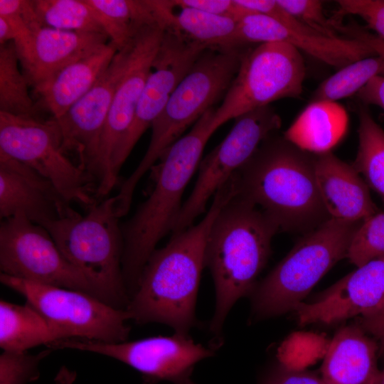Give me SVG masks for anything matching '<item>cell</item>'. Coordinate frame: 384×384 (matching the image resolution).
Listing matches in <instances>:
<instances>
[{
    "instance_id": "7a4b0ae2",
    "label": "cell",
    "mask_w": 384,
    "mask_h": 384,
    "mask_svg": "<svg viewBox=\"0 0 384 384\" xmlns=\"http://www.w3.org/2000/svg\"><path fill=\"white\" fill-rule=\"evenodd\" d=\"M274 134L235 173L238 194L269 215L280 230L306 233L331 218L316 183L315 154Z\"/></svg>"
},
{
    "instance_id": "603a6c76",
    "label": "cell",
    "mask_w": 384,
    "mask_h": 384,
    "mask_svg": "<svg viewBox=\"0 0 384 384\" xmlns=\"http://www.w3.org/2000/svg\"><path fill=\"white\" fill-rule=\"evenodd\" d=\"M108 39L101 33L41 27L36 32L32 63L24 75L35 89L67 64L107 43Z\"/></svg>"
},
{
    "instance_id": "4dcf8cb0",
    "label": "cell",
    "mask_w": 384,
    "mask_h": 384,
    "mask_svg": "<svg viewBox=\"0 0 384 384\" xmlns=\"http://www.w3.org/2000/svg\"><path fill=\"white\" fill-rule=\"evenodd\" d=\"M384 256V211L364 220L351 240L347 258L359 267Z\"/></svg>"
},
{
    "instance_id": "836d02e7",
    "label": "cell",
    "mask_w": 384,
    "mask_h": 384,
    "mask_svg": "<svg viewBox=\"0 0 384 384\" xmlns=\"http://www.w3.org/2000/svg\"><path fill=\"white\" fill-rule=\"evenodd\" d=\"M339 14L361 17L384 41V0H339Z\"/></svg>"
},
{
    "instance_id": "60d3db41",
    "label": "cell",
    "mask_w": 384,
    "mask_h": 384,
    "mask_svg": "<svg viewBox=\"0 0 384 384\" xmlns=\"http://www.w3.org/2000/svg\"><path fill=\"white\" fill-rule=\"evenodd\" d=\"M75 378L76 374L74 371L63 366L57 373L54 379V384H72Z\"/></svg>"
},
{
    "instance_id": "4fadbf2b",
    "label": "cell",
    "mask_w": 384,
    "mask_h": 384,
    "mask_svg": "<svg viewBox=\"0 0 384 384\" xmlns=\"http://www.w3.org/2000/svg\"><path fill=\"white\" fill-rule=\"evenodd\" d=\"M164 31L160 24L146 25L130 40L127 65L102 128L90 171L97 196L109 194L117 181L112 171L113 155L131 125Z\"/></svg>"
},
{
    "instance_id": "30bf717a",
    "label": "cell",
    "mask_w": 384,
    "mask_h": 384,
    "mask_svg": "<svg viewBox=\"0 0 384 384\" xmlns=\"http://www.w3.org/2000/svg\"><path fill=\"white\" fill-rule=\"evenodd\" d=\"M0 281L22 295L48 321L58 340L119 343L129 336L127 321L130 316L125 309L114 307L83 292L41 284L2 273Z\"/></svg>"
},
{
    "instance_id": "7bdbcfd3",
    "label": "cell",
    "mask_w": 384,
    "mask_h": 384,
    "mask_svg": "<svg viewBox=\"0 0 384 384\" xmlns=\"http://www.w3.org/2000/svg\"><path fill=\"white\" fill-rule=\"evenodd\" d=\"M384 309V297L383 299H382V301L380 302V303L379 304L378 306L377 307V309L375 310V311L371 314H373L375 313H377L381 310H383ZM370 314V315H371ZM369 316V315H368Z\"/></svg>"
},
{
    "instance_id": "d6a6232c",
    "label": "cell",
    "mask_w": 384,
    "mask_h": 384,
    "mask_svg": "<svg viewBox=\"0 0 384 384\" xmlns=\"http://www.w3.org/2000/svg\"><path fill=\"white\" fill-rule=\"evenodd\" d=\"M287 13L304 25L329 37H342L338 32L339 21L326 17L323 1L317 0H277Z\"/></svg>"
},
{
    "instance_id": "9c48e42d",
    "label": "cell",
    "mask_w": 384,
    "mask_h": 384,
    "mask_svg": "<svg viewBox=\"0 0 384 384\" xmlns=\"http://www.w3.org/2000/svg\"><path fill=\"white\" fill-rule=\"evenodd\" d=\"M306 75L301 52L285 43H265L246 50L239 70L213 124L218 129L231 119L283 98H299Z\"/></svg>"
},
{
    "instance_id": "44dd1931",
    "label": "cell",
    "mask_w": 384,
    "mask_h": 384,
    "mask_svg": "<svg viewBox=\"0 0 384 384\" xmlns=\"http://www.w3.org/2000/svg\"><path fill=\"white\" fill-rule=\"evenodd\" d=\"M379 349L359 324L343 326L331 340L319 375L325 384H373L380 372Z\"/></svg>"
},
{
    "instance_id": "7402d4cb",
    "label": "cell",
    "mask_w": 384,
    "mask_h": 384,
    "mask_svg": "<svg viewBox=\"0 0 384 384\" xmlns=\"http://www.w3.org/2000/svg\"><path fill=\"white\" fill-rule=\"evenodd\" d=\"M119 50L112 41L67 64L35 88L38 107L58 119L98 80Z\"/></svg>"
},
{
    "instance_id": "8992f818",
    "label": "cell",
    "mask_w": 384,
    "mask_h": 384,
    "mask_svg": "<svg viewBox=\"0 0 384 384\" xmlns=\"http://www.w3.org/2000/svg\"><path fill=\"white\" fill-rule=\"evenodd\" d=\"M119 218L113 196L96 203L84 215L74 210L43 227L65 258L90 282L99 299L126 309L130 297L122 275Z\"/></svg>"
},
{
    "instance_id": "e575fe53",
    "label": "cell",
    "mask_w": 384,
    "mask_h": 384,
    "mask_svg": "<svg viewBox=\"0 0 384 384\" xmlns=\"http://www.w3.org/2000/svg\"><path fill=\"white\" fill-rule=\"evenodd\" d=\"M184 6L234 19L238 21L250 11L240 6L236 0H175Z\"/></svg>"
},
{
    "instance_id": "2e32d148",
    "label": "cell",
    "mask_w": 384,
    "mask_h": 384,
    "mask_svg": "<svg viewBox=\"0 0 384 384\" xmlns=\"http://www.w3.org/2000/svg\"><path fill=\"white\" fill-rule=\"evenodd\" d=\"M277 11L273 18L256 13L243 16L238 21L227 47L285 43L338 70L376 55L368 44L360 40L329 37L301 23L281 6Z\"/></svg>"
},
{
    "instance_id": "f35d334b",
    "label": "cell",
    "mask_w": 384,
    "mask_h": 384,
    "mask_svg": "<svg viewBox=\"0 0 384 384\" xmlns=\"http://www.w3.org/2000/svg\"><path fill=\"white\" fill-rule=\"evenodd\" d=\"M358 324L379 344V355L384 353V309L373 314L359 317Z\"/></svg>"
},
{
    "instance_id": "e0dca14e",
    "label": "cell",
    "mask_w": 384,
    "mask_h": 384,
    "mask_svg": "<svg viewBox=\"0 0 384 384\" xmlns=\"http://www.w3.org/2000/svg\"><path fill=\"white\" fill-rule=\"evenodd\" d=\"M130 47L129 41L117 50L95 84L64 114L55 119L62 133L65 151L75 153L79 165L90 175L102 128L127 65Z\"/></svg>"
},
{
    "instance_id": "cb8c5ba5",
    "label": "cell",
    "mask_w": 384,
    "mask_h": 384,
    "mask_svg": "<svg viewBox=\"0 0 384 384\" xmlns=\"http://www.w3.org/2000/svg\"><path fill=\"white\" fill-rule=\"evenodd\" d=\"M348 117L336 102L316 101L300 113L285 131L284 137L298 148L313 154L331 151L345 135Z\"/></svg>"
},
{
    "instance_id": "9a60e30c",
    "label": "cell",
    "mask_w": 384,
    "mask_h": 384,
    "mask_svg": "<svg viewBox=\"0 0 384 384\" xmlns=\"http://www.w3.org/2000/svg\"><path fill=\"white\" fill-rule=\"evenodd\" d=\"M209 48L165 29L131 125L117 145L112 161L114 176L144 132L160 114L171 94L201 53Z\"/></svg>"
},
{
    "instance_id": "b9f144b4",
    "label": "cell",
    "mask_w": 384,
    "mask_h": 384,
    "mask_svg": "<svg viewBox=\"0 0 384 384\" xmlns=\"http://www.w3.org/2000/svg\"><path fill=\"white\" fill-rule=\"evenodd\" d=\"M373 384H384V369L380 372Z\"/></svg>"
},
{
    "instance_id": "6da1fadb",
    "label": "cell",
    "mask_w": 384,
    "mask_h": 384,
    "mask_svg": "<svg viewBox=\"0 0 384 384\" xmlns=\"http://www.w3.org/2000/svg\"><path fill=\"white\" fill-rule=\"evenodd\" d=\"M237 193L232 176L216 191L203 219L172 234L164 247L152 252L125 309L130 319L166 324L182 334L198 325L195 309L207 239L218 214Z\"/></svg>"
},
{
    "instance_id": "ac0fdd59",
    "label": "cell",
    "mask_w": 384,
    "mask_h": 384,
    "mask_svg": "<svg viewBox=\"0 0 384 384\" xmlns=\"http://www.w3.org/2000/svg\"><path fill=\"white\" fill-rule=\"evenodd\" d=\"M384 297V256L357 267L294 310L302 326L332 325L373 314Z\"/></svg>"
},
{
    "instance_id": "ab89813d",
    "label": "cell",
    "mask_w": 384,
    "mask_h": 384,
    "mask_svg": "<svg viewBox=\"0 0 384 384\" xmlns=\"http://www.w3.org/2000/svg\"><path fill=\"white\" fill-rule=\"evenodd\" d=\"M345 31L347 37L366 43L375 51L376 55L384 58V41L379 37L353 23L348 24Z\"/></svg>"
},
{
    "instance_id": "d6986e66",
    "label": "cell",
    "mask_w": 384,
    "mask_h": 384,
    "mask_svg": "<svg viewBox=\"0 0 384 384\" xmlns=\"http://www.w3.org/2000/svg\"><path fill=\"white\" fill-rule=\"evenodd\" d=\"M53 183L0 151V218L22 214L44 226L74 210Z\"/></svg>"
},
{
    "instance_id": "277c9868",
    "label": "cell",
    "mask_w": 384,
    "mask_h": 384,
    "mask_svg": "<svg viewBox=\"0 0 384 384\" xmlns=\"http://www.w3.org/2000/svg\"><path fill=\"white\" fill-rule=\"evenodd\" d=\"M279 225L250 201L236 194L220 210L207 239L205 267L212 275L215 307L210 330L218 334L241 297L251 294L271 252Z\"/></svg>"
},
{
    "instance_id": "7c38bea8",
    "label": "cell",
    "mask_w": 384,
    "mask_h": 384,
    "mask_svg": "<svg viewBox=\"0 0 384 384\" xmlns=\"http://www.w3.org/2000/svg\"><path fill=\"white\" fill-rule=\"evenodd\" d=\"M0 269L1 273L13 277L78 290L99 298L90 282L65 258L47 230L22 214L1 221Z\"/></svg>"
},
{
    "instance_id": "ba28073f",
    "label": "cell",
    "mask_w": 384,
    "mask_h": 384,
    "mask_svg": "<svg viewBox=\"0 0 384 384\" xmlns=\"http://www.w3.org/2000/svg\"><path fill=\"white\" fill-rule=\"evenodd\" d=\"M0 151L50 181L67 202L87 209L96 203L92 196L95 181L67 156L55 119L43 120L0 112Z\"/></svg>"
},
{
    "instance_id": "8d00e7d4",
    "label": "cell",
    "mask_w": 384,
    "mask_h": 384,
    "mask_svg": "<svg viewBox=\"0 0 384 384\" xmlns=\"http://www.w3.org/2000/svg\"><path fill=\"white\" fill-rule=\"evenodd\" d=\"M0 16L18 17L34 31L43 27L32 0H0Z\"/></svg>"
},
{
    "instance_id": "4316f807",
    "label": "cell",
    "mask_w": 384,
    "mask_h": 384,
    "mask_svg": "<svg viewBox=\"0 0 384 384\" xmlns=\"http://www.w3.org/2000/svg\"><path fill=\"white\" fill-rule=\"evenodd\" d=\"M358 121V151L351 165L384 200V130L366 105L359 107Z\"/></svg>"
},
{
    "instance_id": "1f68e13d",
    "label": "cell",
    "mask_w": 384,
    "mask_h": 384,
    "mask_svg": "<svg viewBox=\"0 0 384 384\" xmlns=\"http://www.w3.org/2000/svg\"><path fill=\"white\" fill-rule=\"evenodd\" d=\"M52 351L48 348L37 354L3 351L0 356V384H27L36 380L40 362Z\"/></svg>"
},
{
    "instance_id": "484cf974",
    "label": "cell",
    "mask_w": 384,
    "mask_h": 384,
    "mask_svg": "<svg viewBox=\"0 0 384 384\" xmlns=\"http://www.w3.org/2000/svg\"><path fill=\"white\" fill-rule=\"evenodd\" d=\"M58 340L48 321L31 305L0 301V347L3 351L25 352Z\"/></svg>"
},
{
    "instance_id": "3957f363",
    "label": "cell",
    "mask_w": 384,
    "mask_h": 384,
    "mask_svg": "<svg viewBox=\"0 0 384 384\" xmlns=\"http://www.w3.org/2000/svg\"><path fill=\"white\" fill-rule=\"evenodd\" d=\"M215 111L214 107L209 109L188 133L164 151L159 159L155 184L149 196L121 225L122 275L130 294L135 292L157 243L172 231L186 187L198 168L208 141L218 129L213 124Z\"/></svg>"
},
{
    "instance_id": "ffe728a7",
    "label": "cell",
    "mask_w": 384,
    "mask_h": 384,
    "mask_svg": "<svg viewBox=\"0 0 384 384\" xmlns=\"http://www.w3.org/2000/svg\"><path fill=\"white\" fill-rule=\"evenodd\" d=\"M317 186L331 218L363 221L379 211L369 187L352 165L329 151L315 154Z\"/></svg>"
},
{
    "instance_id": "5b68a950",
    "label": "cell",
    "mask_w": 384,
    "mask_h": 384,
    "mask_svg": "<svg viewBox=\"0 0 384 384\" xmlns=\"http://www.w3.org/2000/svg\"><path fill=\"white\" fill-rule=\"evenodd\" d=\"M245 51L244 47H209L201 53L152 123L145 154L114 196L120 214L128 213L137 183L164 151L225 96Z\"/></svg>"
},
{
    "instance_id": "d4e9b609",
    "label": "cell",
    "mask_w": 384,
    "mask_h": 384,
    "mask_svg": "<svg viewBox=\"0 0 384 384\" xmlns=\"http://www.w3.org/2000/svg\"><path fill=\"white\" fill-rule=\"evenodd\" d=\"M161 24L208 47L225 48L238 21L178 4L175 0H155Z\"/></svg>"
},
{
    "instance_id": "52a82bcc",
    "label": "cell",
    "mask_w": 384,
    "mask_h": 384,
    "mask_svg": "<svg viewBox=\"0 0 384 384\" xmlns=\"http://www.w3.org/2000/svg\"><path fill=\"white\" fill-rule=\"evenodd\" d=\"M363 221L330 218L304 233L251 293L252 313L262 319L294 311L338 261L347 258L353 235Z\"/></svg>"
},
{
    "instance_id": "f546056e",
    "label": "cell",
    "mask_w": 384,
    "mask_h": 384,
    "mask_svg": "<svg viewBox=\"0 0 384 384\" xmlns=\"http://www.w3.org/2000/svg\"><path fill=\"white\" fill-rule=\"evenodd\" d=\"M377 75H384V58L379 55L353 62L329 77L316 89L310 102H336L357 94Z\"/></svg>"
},
{
    "instance_id": "74e56055",
    "label": "cell",
    "mask_w": 384,
    "mask_h": 384,
    "mask_svg": "<svg viewBox=\"0 0 384 384\" xmlns=\"http://www.w3.org/2000/svg\"><path fill=\"white\" fill-rule=\"evenodd\" d=\"M364 105H375L384 110V75L373 78L358 93Z\"/></svg>"
},
{
    "instance_id": "5bb4252c",
    "label": "cell",
    "mask_w": 384,
    "mask_h": 384,
    "mask_svg": "<svg viewBox=\"0 0 384 384\" xmlns=\"http://www.w3.org/2000/svg\"><path fill=\"white\" fill-rule=\"evenodd\" d=\"M48 348L105 356L131 366L149 382L166 380L174 384H193L191 375L195 365L215 353L214 349L195 343L188 334L179 333L119 343L65 338Z\"/></svg>"
},
{
    "instance_id": "83f0119b",
    "label": "cell",
    "mask_w": 384,
    "mask_h": 384,
    "mask_svg": "<svg viewBox=\"0 0 384 384\" xmlns=\"http://www.w3.org/2000/svg\"><path fill=\"white\" fill-rule=\"evenodd\" d=\"M18 63L12 41L0 45V112L37 117V107L28 92L29 82L20 70Z\"/></svg>"
},
{
    "instance_id": "8fae6325",
    "label": "cell",
    "mask_w": 384,
    "mask_h": 384,
    "mask_svg": "<svg viewBox=\"0 0 384 384\" xmlns=\"http://www.w3.org/2000/svg\"><path fill=\"white\" fill-rule=\"evenodd\" d=\"M235 119L225 138L201 159L197 180L182 205L172 234L193 225L206 212L209 199L282 124L280 117L270 105L247 112Z\"/></svg>"
},
{
    "instance_id": "d590c367",
    "label": "cell",
    "mask_w": 384,
    "mask_h": 384,
    "mask_svg": "<svg viewBox=\"0 0 384 384\" xmlns=\"http://www.w3.org/2000/svg\"><path fill=\"white\" fill-rule=\"evenodd\" d=\"M262 384H325L314 372L280 366L274 369Z\"/></svg>"
},
{
    "instance_id": "f1b7e54d",
    "label": "cell",
    "mask_w": 384,
    "mask_h": 384,
    "mask_svg": "<svg viewBox=\"0 0 384 384\" xmlns=\"http://www.w3.org/2000/svg\"><path fill=\"white\" fill-rule=\"evenodd\" d=\"M43 27L106 33L98 13L86 0H32Z\"/></svg>"
}]
</instances>
